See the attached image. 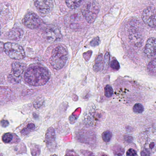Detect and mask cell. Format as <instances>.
Listing matches in <instances>:
<instances>
[{
  "label": "cell",
  "instance_id": "6da1fadb",
  "mask_svg": "<svg viewBox=\"0 0 156 156\" xmlns=\"http://www.w3.org/2000/svg\"><path fill=\"white\" fill-rule=\"evenodd\" d=\"M50 78V73L47 68L39 65L30 66L24 74L25 82L33 86L44 85L48 82Z\"/></svg>",
  "mask_w": 156,
  "mask_h": 156
},
{
  "label": "cell",
  "instance_id": "7a4b0ae2",
  "mask_svg": "<svg viewBox=\"0 0 156 156\" xmlns=\"http://www.w3.org/2000/svg\"><path fill=\"white\" fill-rule=\"evenodd\" d=\"M68 58L67 49L62 45H59L53 49L50 58V63L56 70H60L65 65Z\"/></svg>",
  "mask_w": 156,
  "mask_h": 156
},
{
  "label": "cell",
  "instance_id": "3957f363",
  "mask_svg": "<svg viewBox=\"0 0 156 156\" xmlns=\"http://www.w3.org/2000/svg\"><path fill=\"white\" fill-rule=\"evenodd\" d=\"M99 11L98 3L96 1H88L85 3L82 9L83 16L88 23L95 20Z\"/></svg>",
  "mask_w": 156,
  "mask_h": 156
},
{
  "label": "cell",
  "instance_id": "277c9868",
  "mask_svg": "<svg viewBox=\"0 0 156 156\" xmlns=\"http://www.w3.org/2000/svg\"><path fill=\"white\" fill-rule=\"evenodd\" d=\"M139 22L134 21L131 23V24H130L129 28V39L130 43L136 46L142 45L143 41L141 27L138 25Z\"/></svg>",
  "mask_w": 156,
  "mask_h": 156
},
{
  "label": "cell",
  "instance_id": "5b68a950",
  "mask_svg": "<svg viewBox=\"0 0 156 156\" xmlns=\"http://www.w3.org/2000/svg\"><path fill=\"white\" fill-rule=\"evenodd\" d=\"M4 51L11 58L20 60L25 57L24 50L21 45L14 43L7 42L4 44Z\"/></svg>",
  "mask_w": 156,
  "mask_h": 156
},
{
  "label": "cell",
  "instance_id": "8992f818",
  "mask_svg": "<svg viewBox=\"0 0 156 156\" xmlns=\"http://www.w3.org/2000/svg\"><path fill=\"white\" fill-rule=\"evenodd\" d=\"M23 23L27 28L33 30L41 26L42 24L43 21L34 12H29L24 16Z\"/></svg>",
  "mask_w": 156,
  "mask_h": 156
},
{
  "label": "cell",
  "instance_id": "52a82bcc",
  "mask_svg": "<svg viewBox=\"0 0 156 156\" xmlns=\"http://www.w3.org/2000/svg\"><path fill=\"white\" fill-rule=\"evenodd\" d=\"M156 12L155 7H148L142 12V20L146 25L151 28H155L156 26Z\"/></svg>",
  "mask_w": 156,
  "mask_h": 156
},
{
  "label": "cell",
  "instance_id": "ba28073f",
  "mask_svg": "<svg viewBox=\"0 0 156 156\" xmlns=\"http://www.w3.org/2000/svg\"><path fill=\"white\" fill-rule=\"evenodd\" d=\"M44 37L48 41L53 42L61 39L62 34L59 27L55 25H50L45 29Z\"/></svg>",
  "mask_w": 156,
  "mask_h": 156
},
{
  "label": "cell",
  "instance_id": "9c48e42d",
  "mask_svg": "<svg viewBox=\"0 0 156 156\" xmlns=\"http://www.w3.org/2000/svg\"><path fill=\"white\" fill-rule=\"evenodd\" d=\"M45 140L46 146L50 151H53L56 148L55 130L53 128L50 127L47 129L45 134Z\"/></svg>",
  "mask_w": 156,
  "mask_h": 156
},
{
  "label": "cell",
  "instance_id": "30bf717a",
  "mask_svg": "<svg viewBox=\"0 0 156 156\" xmlns=\"http://www.w3.org/2000/svg\"><path fill=\"white\" fill-rule=\"evenodd\" d=\"M34 4L38 11L43 14L49 13L53 9V3L51 1H36Z\"/></svg>",
  "mask_w": 156,
  "mask_h": 156
},
{
  "label": "cell",
  "instance_id": "8fae6325",
  "mask_svg": "<svg viewBox=\"0 0 156 156\" xmlns=\"http://www.w3.org/2000/svg\"><path fill=\"white\" fill-rule=\"evenodd\" d=\"M156 39L151 37L147 41L144 48V53L148 58L155 57L156 56Z\"/></svg>",
  "mask_w": 156,
  "mask_h": 156
},
{
  "label": "cell",
  "instance_id": "7c38bea8",
  "mask_svg": "<svg viewBox=\"0 0 156 156\" xmlns=\"http://www.w3.org/2000/svg\"><path fill=\"white\" fill-rule=\"evenodd\" d=\"M12 74L17 77H21L25 69V65L22 63L14 62L12 65Z\"/></svg>",
  "mask_w": 156,
  "mask_h": 156
},
{
  "label": "cell",
  "instance_id": "4fadbf2b",
  "mask_svg": "<svg viewBox=\"0 0 156 156\" xmlns=\"http://www.w3.org/2000/svg\"><path fill=\"white\" fill-rule=\"evenodd\" d=\"M23 34L22 29L16 28L10 31L9 33V37L10 40L19 41L21 39Z\"/></svg>",
  "mask_w": 156,
  "mask_h": 156
},
{
  "label": "cell",
  "instance_id": "5bb4252c",
  "mask_svg": "<svg viewBox=\"0 0 156 156\" xmlns=\"http://www.w3.org/2000/svg\"><path fill=\"white\" fill-rule=\"evenodd\" d=\"M103 67H104V62H103V55H99L96 59L94 69V71L98 72L102 70Z\"/></svg>",
  "mask_w": 156,
  "mask_h": 156
},
{
  "label": "cell",
  "instance_id": "9a60e30c",
  "mask_svg": "<svg viewBox=\"0 0 156 156\" xmlns=\"http://www.w3.org/2000/svg\"><path fill=\"white\" fill-rule=\"evenodd\" d=\"M83 2L82 1H66V3L69 9H74L79 7Z\"/></svg>",
  "mask_w": 156,
  "mask_h": 156
},
{
  "label": "cell",
  "instance_id": "2e32d148",
  "mask_svg": "<svg viewBox=\"0 0 156 156\" xmlns=\"http://www.w3.org/2000/svg\"><path fill=\"white\" fill-rule=\"evenodd\" d=\"M35 129V125L33 123H30L28 124L26 127L22 129L21 131L22 135L26 136L28 135L31 132H32Z\"/></svg>",
  "mask_w": 156,
  "mask_h": 156
},
{
  "label": "cell",
  "instance_id": "e0dca14e",
  "mask_svg": "<svg viewBox=\"0 0 156 156\" xmlns=\"http://www.w3.org/2000/svg\"><path fill=\"white\" fill-rule=\"evenodd\" d=\"M156 58H154L152 61L149 63L147 66L148 71L152 75H155L156 74Z\"/></svg>",
  "mask_w": 156,
  "mask_h": 156
},
{
  "label": "cell",
  "instance_id": "ac0fdd59",
  "mask_svg": "<svg viewBox=\"0 0 156 156\" xmlns=\"http://www.w3.org/2000/svg\"><path fill=\"white\" fill-rule=\"evenodd\" d=\"M112 136H113V134L111 131L109 130H106L102 133V139L105 142L108 143L111 140Z\"/></svg>",
  "mask_w": 156,
  "mask_h": 156
},
{
  "label": "cell",
  "instance_id": "d6986e66",
  "mask_svg": "<svg viewBox=\"0 0 156 156\" xmlns=\"http://www.w3.org/2000/svg\"><path fill=\"white\" fill-rule=\"evenodd\" d=\"M144 108L143 105L140 103H136L133 107V112L136 113L140 114L144 111Z\"/></svg>",
  "mask_w": 156,
  "mask_h": 156
},
{
  "label": "cell",
  "instance_id": "ffe728a7",
  "mask_svg": "<svg viewBox=\"0 0 156 156\" xmlns=\"http://www.w3.org/2000/svg\"><path fill=\"white\" fill-rule=\"evenodd\" d=\"M13 139V135L12 133H7L4 134L2 137V140L5 143H10Z\"/></svg>",
  "mask_w": 156,
  "mask_h": 156
},
{
  "label": "cell",
  "instance_id": "44dd1931",
  "mask_svg": "<svg viewBox=\"0 0 156 156\" xmlns=\"http://www.w3.org/2000/svg\"><path fill=\"white\" fill-rule=\"evenodd\" d=\"M105 94L106 97L110 98L113 95V89L112 87L108 85L105 88Z\"/></svg>",
  "mask_w": 156,
  "mask_h": 156
},
{
  "label": "cell",
  "instance_id": "7402d4cb",
  "mask_svg": "<svg viewBox=\"0 0 156 156\" xmlns=\"http://www.w3.org/2000/svg\"><path fill=\"white\" fill-rule=\"evenodd\" d=\"M110 67L114 70H118L119 69V64L117 60H114L111 62Z\"/></svg>",
  "mask_w": 156,
  "mask_h": 156
},
{
  "label": "cell",
  "instance_id": "603a6c76",
  "mask_svg": "<svg viewBox=\"0 0 156 156\" xmlns=\"http://www.w3.org/2000/svg\"><path fill=\"white\" fill-rule=\"evenodd\" d=\"M126 155V156H136L137 152L134 149L129 148L127 151Z\"/></svg>",
  "mask_w": 156,
  "mask_h": 156
},
{
  "label": "cell",
  "instance_id": "cb8c5ba5",
  "mask_svg": "<svg viewBox=\"0 0 156 156\" xmlns=\"http://www.w3.org/2000/svg\"><path fill=\"white\" fill-rule=\"evenodd\" d=\"M141 156H150L151 152L148 148H144L140 152Z\"/></svg>",
  "mask_w": 156,
  "mask_h": 156
},
{
  "label": "cell",
  "instance_id": "d4e9b609",
  "mask_svg": "<svg viewBox=\"0 0 156 156\" xmlns=\"http://www.w3.org/2000/svg\"><path fill=\"white\" fill-rule=\"evenodd\" d=\"M99 43H100V41H99V38L98 37H97V38H94L91 41V42L90 43V44H91V46H95L98 45Z\"/></svg>",
  "mask_w": 156,
  "mask_h": 156
},
{
  "label": "cell",
  "instance_id": "484cf974",
  "mask_svg": "<svg viewBox=\"0 0 156 156\" xmlns=\"http://www.w3.org/2000/svg\"><path fill=\"white\" fill-rule=\"evenodd\" d=\"M9 77L10 78L11 80H12V81H13V82H15V83L19 82V81H20V80L21 78V77H16V76H14L13 75H11L9 76Z\"/></svg>",
  "mask_w": 156,
  "mask_h": 156
},
{
  "label": "cell",
  "instance_id": "4316f807",
  "mask_svg": "<svg viewBox=\"0 0 156 156\" xmlns=\"http://www.w3.org/2000/svg\"><path fill=\"white\" fill-rule=\"evenodd\" d=\"M9 122L8 120H2L1 121V125L3 127H6L9 125Z\"/></svg>",
  "mask_w": 156,
  "mask_h": 156
},
{
  "label": "cell",
  "instance_id": "83f0119b",
  "mask_svg": "<svg viewBox=\"0 0 156 156\" xmlns=\"http://www.w3.org/2000/svg\"><path fill=\"white\" fill-rule=\"evenodd\" d=\"M4 51V44L2 42L0 41V53L3 52Z\"/></svg>",
  "mask_w": 156,
  "mask_h": 156
},
{
  "label": "cell",
  "instance_id": "f1b7e54d",
  "mask_svg": "<svg viewBox=\"0 0 156 156\" xmlns=\"http://www.w3.org/2000/svg\"><path fill=\"white\" fill-rule=\"evenodd\" d=\"M155 143H154V142H151V143L150 144V148L151 149L153 148L154 147H155Z\"/></svg>",
  "mask_w": 156,
  "mask_h": 156
},
{
  "label": "cell",
  "instance_id": "f546056e",
  "mask_svg": "<svg viewBox=\"0 0 156 156\" xmlns=\"http://www.w3.org/2000/svg\"><path fill=\"white\" fill-rule=\"evenodd\" d=\"M66 156H77L75 155V154H73V153H72V154H70V153H69V154H68V155H66Z\"/></svg>",
  "mask_w": 156,
  "mask_h": 156
},
{
  "label": "cell",
  "instance_id": "4dcf8cb0",
  "mask_svg": "<svg viewBox=\"0 0 156 156\" xmlns=\"http://www.w3.org/2000/svg\"><path fill=\"white\" fill-rule=\"evenodd\" d=\"M101 156H108V155H106V154H104V155H101Z\"/></svg>",
  "mask_w": 156,
  "mask_h": 156
},
{
  "label": "cell",
  "instance_id": "1f68e13d",
  "mask_svg": "<svg viewBox=\"0 0 156 156\" xmlns=\"http://www.w3.org/2000/svg\"><path fill=\"white\" fill-rule=\"evenodd\" d=\"M1 26H0V36H1Z\"/></svg>",
  "mask_w": 156,
  "mask_h": 156
},
{
  "label": "cell",
  "instance_id": "d6a6232c",
  "mask_svg": "<svg viewBox=\"0 0 156 156\" xmlns=\"http://www.w3.org/2000/svg\"><path fill=\"white\" fill-rule=\"evenodd\" d=\"M51 156H57V155H55V154H54V155H52Z\"/></svg>",
  "mask_w": 156,
  "mask_h": 156
},
{
  "label": "cell",
  "instance_id": "836d02e7",
  "mask_svg": "<svg viewBox=\"0 0 156 156\" xmlns=\"http://www.w3.org/2000/svg\"></svg>",
  "mask_w": 156,
  "mask_h": 156
}]
</instances>
